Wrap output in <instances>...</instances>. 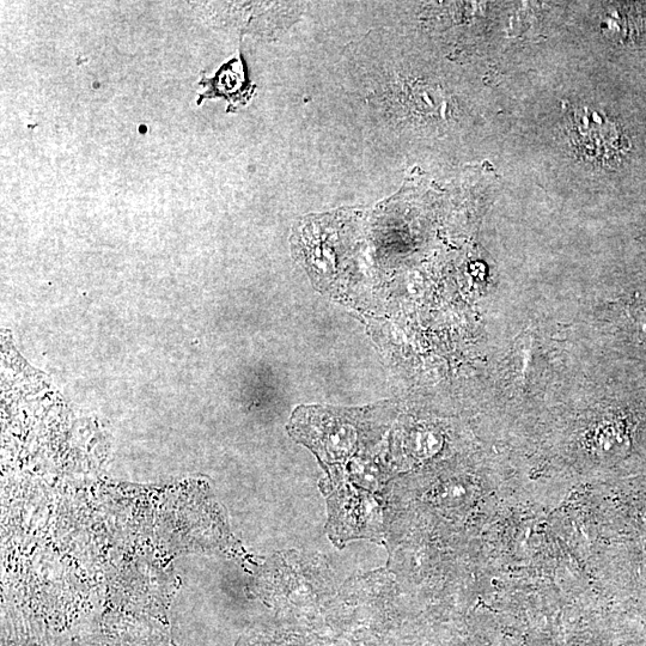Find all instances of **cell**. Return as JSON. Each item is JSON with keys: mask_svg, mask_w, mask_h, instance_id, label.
Segmentation results:
<instances>
[{"mask_svg": "<svg viewBox=\"0 0 646 646\" xmlns=\"http://www.w3.org/2000/svg\"><path fill=\"white\" fill-rule=\"evenodd\" d=\"M333 526L343 524L347 538L370 534L369 524L379 523V510L368 496L351 495L349 501L343 495H334L331 501Z\"/></svg>", "mask_w": 646, "mask_h": 646, "instance_id": "7a4b0ae2", "label": "cell"}, {"mask_svg": "<svg viewBox=\"0 0 646 646\" xmlns=\"http://www.w3.org/2000/svg\"><path fill=\"white\" fill-rule=\"evenodd\" d=\"M568 130L572 145L587 160H609L618 149L619 137L614 125L594 109H572Z\"/></svg>", "mask_w": 646, "mask_h": 646, "instance_id": "6da1fadb", "label": "cell"}]
</instances>
